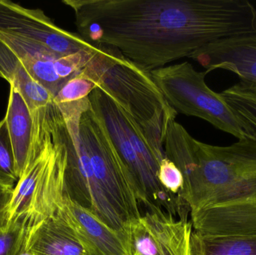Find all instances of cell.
Returning a JSON list of instances; mask_svg holds the SVG:
<instances>
[{"label":"cell","instance_id":"6da1fadb","mask_svg":"<svg viewBox=\"0 0 256 255\" xmlns=\"http://www.w3.org/2000/svg\"><path fill=\"white\" fill-rule=\"evenodd\" d=\"M78 34L148 71L222 39L256 30L246 0H64Z\"/></svg>","mask_w":256,"mask_h":255},{"label":"cell","instance_id":"7a4b0ae2","mask_svg":"<svg viewBox=\"0 0 256 255\" xmlns=\"http://www.w3.org/2000/svg\"><path fill=\"white\" fill-rule=\"evenodd\" d=\"M67 133L64 197L131 241L142 217L129 173L88 97L57 105Z\"/></svg>","mask_w":256,"mask_h":255},{"label":"cell","instance_id":"3957f363","mask_svg":"<svg viewBox=\"0 0 256 255\" xmlns=\"http://www.w3.org/2000/svg\"><path fill=\"white\" fill-rule=\"evenodd\" d=\"M162 145L166 157L183 175L182 198L190 213L256 194V139L210 145L194 139L173 121Z\"/></svg>","mask_w":256,"mask_h":255},{"label":"cell","instance_id":"277c9868","mask_svg":"<svg viewBox=\"0 0 256 255\" xmlns=\"http://www.w3.org/2000/svg\"><path fill=\"white\" fill-rule=\"evenodd\" d=\"M98 46L81 71L132 117L156 151L165 154L164 134L168 124L176 121L178 112L168 104L150 72L114 48Z\"/></svg>","mask_w":256,"mask_h":255},{"label":"cell","instance_id":"5b68a950","mask_svg":"<svg viewBox=\"0 0 256 255\" xmlns=\"http://www.w3.org/2000/svg\"><path fill=\"white\" fill-rule=\"evenodd\" d=\"M67 153V133L60 112L43 148L14 188L9 225H19L28 232L60 211L64 199Z\"/></svg>","mask_w":256,"mask_h":255},{"label":"cell","instance_id":"8992f818","mask_svg":"<svg viewBox=\"0 0 256 255\" xmlns=\"http://www.w3.org/2000/svg\"><path fill=\"white\" fill-rule=\"evenodd\" d=\"M207 71H197L188 61L150 71L168 104L178 112L197 117L238 139H256V133L206 82Z\"/></svg>","mask_w":256,"mask_h":255},{"label":"cell","instance_id":"52a82bcc","mask_svg":"<svg viewBox=\"0 0 256 255\" xmlns=\"http://www.w3.org/2000/svg\"><path fill=\"white\" fill-rule=\"evenodd\" d=\"M88 100L109 132L129 173L140 208L146 211L144 214H168L179 220H188L190 211L186 204L167 193L160 184L158 170L160 160L153 154H140L128 140L118 122L114 100L99 87L88 95Z\"/></svg>","mask_w":256,"mask_h":255},{"label":"cell","instance_id":"ba28073f","mask_svg":"<svg viewBox=\"0 0 256 255\" xmlns=\"http://www.w3.org/2000/svg\"><path fill=\"white\" fill-rule=\"evenodd\" d=\"M0 33L38 43L60 56L96 47L78 33L58 27L43 10L10 0H0Z\"/></svg>","mask_w":256,"mask_h":255},{"label":"cell","instance_id":"9c48e42d","mask_svg":"<svg viewBox=\"0 0 256 255\" xmlns=\"http://www.w3.org/2000/svg\"><path fill=\"white\" fill-rule=\"evenodd\" d=\"M191 221L144 214L131 232L132 255H192Z\"/></svg>","mask_w":256,"mask_h":255},{"label":"cell","instance_id":"30bf717a","mask_svg":"<svg viewBox=\"0 0 256 255\" xmlns=\"http://www.w3.org/2000/svg\"><path fill=\"white\" fill-rule=\"evenodd\" d=\"M208 73L224 69L242 82L256 85V30L222 39L197 49L189 56Z\"/></svg>","mask_w":256,"mask_h":255},{"label":"cell","instance_id":"8fae6325","mask_svg":"<svg viewBox=\"0 0 256 255\" xmlns=\"http://www.w3.org/2000/svg\"><path fill=\"white\" fill-rule=\"evenodd\" d=\"M190 214L194 232L203 236H256V194Z\"/></svg>","mask_w":256,"mask_h":255},{"label":"cell","instance_id":"7c38bea8","mask_svg":"<svg viewBox=\"0 0 256 255\" xmlns=\"http://www.w3.org/2000/svg\"><path fill=\"white\" fill-rule=\"evenodd\" d=\"M62 211L90 255H132L130 240L90 211L66 197Z\"/></svg>","mask_w":256,"mask_h":255},{"label":"cell","instance_id":"4fadbf2b","mask_svg":"<svg viewBox=\"0 0 256 255\" xmlns=\"http://www.w3.org/2000/svg\"><path fill=\"white\" fill-rule=\"evenodd\" d=\"M22 252L32 255H90L62 211L26 232Z\"/></svg>","mask_w":256,"mask_h":255},{"label":"cell","instance_id":"5bb4252c","mask_svg":"<svg viewBox=\"0 0 256 255\" xmlns=\"http://www.w3.org/2000/svg\"><path fill=\"white\" fill-rule=\"evenodd\" d=\"M0 78L6 79L26 103L33 122L54 103V96L30 75L14 52L0 39Z\"/></svg>","mask_w":256,"mask_h":255},{"label":"cell","instance_id":"9a60e30c","mask_svg":"<svg viewBox=\"0 0 256 255\" xmlns=\"http://www.w3.org/2000/svg\"><path fill=\"white\" fill-rule=\"evenodd\" d=\"M0 39L14 52L34 79L55 97L66 83L54 67L56 60L61 56L38 43L20 37L0 33Z\"/></svg>","mask_w":256,"mask_h":255},{"label":"cell","instance_id":"2e32d148","mask_svg":"<svg viewBox=\"0 0 256 255\" xmlns=\"http://www.w3.org/2000/svg\"><path fill=\"white\" fill-rule=\"evenodd\" d=\"M4 118L13 147L20 178L31 156L33 121L26 103L20 93L12 86L10 88L7 112Z\"/></svg>","mask_w":256,"mask_h":255},{"label":"cell","instance_id":"e0dca14e","mask_svg":"<svg viewBox=\"0 0 256 255\" xmlns=\"http://www.w3.org/2000/svg\"><path fill=\"white\" fill-rule=\"evenodd\" d=\"M192 255H256V236H203L192 231Z\"/></svg>","mask_w":256,"mask_h":255},{"label":"cell","instance_id":"ac0fdd59","mask_svg":"<svg viewBox=\"0 0 256 255\" xmlns=\"http://www.w3.org/2000/svg\"><path fill=\"white\" fill-rule=\"evenodd\" d=\"M220 94L236 115L256 133V85L240 81Z\"/></svg>","mask_w":256,"mask_h":255},{"label":"cell","instance_id":"d6986e66","mask_svg":"<svg viewBox=\"0 0 256 255\" xmlns=\"http://www.w3.org/2000/svg\"><path fill=\"white\" fill-rule=\"evenodd\" d=\"M19 180L13 147L4 118L0 121V184L10 188Z\"/></svg>","mask_w":256,"mask_h":255},{"label":"cell","instance_id":"ffe728a7","mask_svg":"<svg viewBox=\"0 0 256 255\" xmlns=\"http://www.w3.org/2000/svg\"><path fill=\"white\" fill-rule=\"evenodd\" d=\"M97 87V84L92 79L80 71L68 79L60 88L54 97V103L58 105L79 101L88 97Z\"/></svg>","mask_w":256,"mask_h":255},{"label":"cell","instance_id":"44dd1931","mask_svg":"<svg viewBox=\"0 0 256 255\" xmlns=\"http://www.w3.org/2000/svg\"><path fill=\"white\" fill-rule=\"evenodd\" d=\"M98 48V46H96L94 49H84L57 58L54 63V67L58 77L66 82L79 73L94 56Z\"/></svg>","mask_w":256,"mask_h":255},{"label":"cell","instance_id":"7402d4cb","mask_svg":"<svg viewBox=\"0 0 256 255\" xmlns=\"http://www.w3.org/2000/svg\"><path fill=\"white\" fill-rule=\"evenodd\" d=\"M158 180L167 193L184 201L182 198L184 184L183 175L176 164L167 157L160 164Z\"/></svg>","mask_w":256,"mask_h":255},{"label":"cell","instance_id":"603a6c76","mask_svg":"<svg viewBox=\"0 0 256 255\" xmlns=\"http://www.w3.org/2000/svg\"><path fill=\"white\" fill-rule=\"evenodd\" d=\"M26 231L19 225H9L0 231V255H18L24 249Z\"/></svg>","mask_w":256,"mask_h":255},{"label":"cell","instance_id":"cb8c5ba5","mask_svg":"<svg viewBox=\"0 0 256 255\" xmlns=\"http://www.w3.org/2000/svg\"><path fill=\"white\" fill-rule=\"evenodd\" d=\"M14 188L0 184V231L9 226V206Z\"/></svg>","mask_w":256,"mask_h":255},{"label":"cell","instance_id":"d4e9b609","mask_svg":"<svg viewBox=\"0 0 256 255\" xmlns=\"http://www.w3.org/2000/svg\"><path fill=\"white\" fill-rule=\"evenodd\" d=\"M30 255V254H28V253H24V252H21L20 253L19 255Z\"/></svg>","mask_w":256,"mask_h":255}]
</instances>
